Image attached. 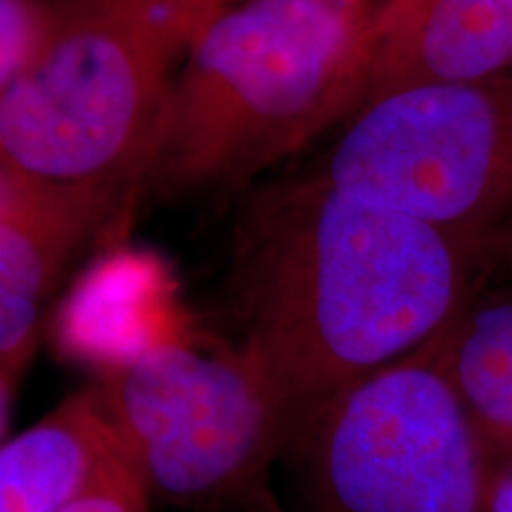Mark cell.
Listing matches in <instances>:
<instances>
[{
	"mask_svg": "<svg viewBox=\"0 0 512 512\" xmlns=\"http://www.w3.org/2000/svg\"><path fill=\"white\" fill-rule=\"evenodd\" d=\"M498 266L320 171L249 200L233 247L238 347L264 373L287 451L349 387L430 347Z\"/></svg>",
	"mask_w": 512,
	"mask_h": 512,
	"instance_id": "obj_1",
	"label": "cell"
},
{
	"mask_svg": "<svg viewBox=\"0 0 512 512\" xmlns=\"http://www.w3.org/2000/svg\"><path fill=\"white\" fill-rule=\"evenodd\" d=\"M370 3L238 0L185 50L140 183L233 190L349 119Z\"/></svg>",
	"mask_w": 512,
	"mask_h": 512,
	"instance_id": "obj_2",
	"label": "cell"
},
{
	"mask_svg": "<svg viewBox=\"0 0 512 512\" xmlns=\"http://www.w3.org/2000/svg\"><path fill=\"white\" fill-rule=\"evenodd\" d=\"M31 64L0 83V169L112 197L140 183L185 53L157 0H55Z\"/></svg>",
	"mask_w": 512,
	"mask_h": 512,
	"instance_id": "obj_3",
	"label": "cell"
},
{
	"mask_svg": "<svg viewBox=\"0 0 512 512\" xmlns=\"http://www.w3.org/2000/svg\"><path fill=\"white\" fill-rule=\"evenodd\" d=\"M100 399L152 501L195 512H283L273 494L287 430L240 347L166 342L98 375Z\"/></svg>",
	"mask_w": 512,
	"mask_h": 512,
	"instance_id": "obj_4",
	"label": "cell"
},
{
	"mask_svg": "<svg viewBox=\"0 0 512 512\" xmlns=\"http://www.w3.org/2000/svg\"><path fill=\"white\" fill-rule=\"evenodd\" d=\"M434 342L339 394L294 441L304 512H489L494 453Z\"/></svg>",
	"mask_w": 512,
	"mask_h": 512,
	"instance_id": "obj_5",
	"label": "cell"
},
{
	"mask_svg": "<svg viewBox=\"0 0 512 512\" xmlns=\"http://www.w3.org/2000/svg\"><path fill=\"white\" fill-rule=\"evenodd\" d=\"M318 171L501 264L512 256V74L387 95L351 114Z\"/></svg>",
	"mask_w": 512,
	"mask_h": 512,
	"instance_id": "obj_6",
	"label": "cell"
},
{
	"mask_svg": "<svg viewBox=\"0 0 512 512\" xmlns=\"http://www.w3.org/2000/svg\"><path fill=\"white\" fill-rule=\"evenodd\" d=\"M112 197L60 188L0 169V427L41 339L57 280Z\"/></svg>",
	"mask_w": 512,
	"mask_h": 512,
	"instance_id": "obj_7",
	"label": "cell"
},
{
	"mask_svg": "<svg viewBox=\"0 0 512 512\" xmlns=\"http://www.w3.org/2000/svg\"><path fill=\"white\" fill-rule=\"evenodd\" d=\"M510 64L512 0H377L354 114L394 93L494 79Z\"/></svg>",
	"mask_w": 512,
	"mask_h": 512,
	"instance_id": "obj_8",
	"label": "cell"
},
{
	"mask_svg": "<svg viewBox=\"0 0 512 512\" xmlns=\"http://www.w3.org/2000/svg\"><path fill=\"white\" fill-rule=\"evenodd\" d=\"M124 441L95 384L3 439L0 512H62L124 465Z\"/></svg>",
	"mask_w": 512,
	"mask_h": 512,
	"instance_id": "obj_9",
	"label": "cell"
},
{
	"mask_svg": "<svg viewBox=\"0 0 512 512\" xmlns=\"http://www.w3.org/2000/svg\"><path fill=\"white\" fill-rule=\"evenodd\" d=\"M434 351L491 453L512 456V285L475 294Z\"/></svg>",
	"mask_w": 512,
	"mask_h": 512,
	"instance_id": "obj_10",
	"label": "cell"
},
{
	"mask_svg": "<svg viewBox=\"0 0 512 512\" xmlns=\"http://www.w3.org/2000/svg\"><path fill=\"white\" fill-rule=\"evenodd\" d=\"M55 3L48 0H0V83L10 81L41 53L55 27Z\"/></svg>",
	"mask_w": 512,
	"mask_h": 512,
	"instance_id": "obj_11",
	"label": "cell"
},
{
	"mask_svg": "<svg viewBox=\"0 0 512 512\" xmlns=\"http://www.w3.org/2000/svg\"><path fill=\"white\" fill-rule=\"evenodd\" d=\"M152 496L136 465L126 460L62 512H150Z\"/></svg>",
	"mask_w": 512,
	"mask_h": 512,
	"instance_id": "obj_12",
	"label": "cell"
},
{
	"mask_svg": "<svg viewBox=\"0 0 512 512\" xmlns=\"http://www.w3.org/2000/svg\"><path fill=\"white\" fill-rule=\"evenodd\" d=\"M233 3H238V0H157L159 10H162L166 22L174 29L185 50L211 19Z\"/></svg>",
	"mask_w": 512,
	"mask_h": 512,
	"instance_id": "obj_13",
	"label": "cell"
},
{
	"mask_svg": "<svg viewBox=\"0 0 512 512\" xmlns=\"http://www.w3.org/2000/svg\"><path fill=\"white\" fill-rule=\"evenodd\" d=\"M489 512H512V456L491 460Z\"/></svg>",
	"mask_w": 512,
	"mask_h": 512,
	"instance_id": "obj_14",
	"label": "cell"
},
{
	"mask_svg": "<svg viewBox=\"0 0 512 512\" xmlns=\"http://www.w3.org/2000/svg\"><path fill=\"white\" fill-rule=\"evenodd\" d=\"M351 3H368V0H351Z\"/></svg>",
	"mask_w": 512,
	"mask_h": 512,
	"instance_id": "obj_15",
	"label": "cell"
}]
</instances>
